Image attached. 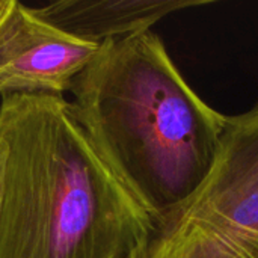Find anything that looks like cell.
<instances>
[{
    "label": "cell",
    "instance_id": "obj_7",
    "mask_svg": "<svg viewBox=\"0 0 258 258\" xmlns=\"http://www.w3.org/2000/svg\"><path fill=\"white\" fill-rule=\"evenodd\" d=\"M8 5H9V0H0V21H2V18L8 9Z\"/></svg>",
    "mask_w": 258,
    "mask_h": 258
},
{
    "label": "cell",
    "instance_id": "obj_2",
    "mask_svg": "<svg viewBox=\"0 0 258 258\" xmlns=\"http://www.w3.org/2000/svg\"><path fill=\"white\" fill-rule=\"evenodd\" d=\"M71 92L94 148L154 225L209 177L227 115L189 86L153 30L100 45Z\"/></svg>",
    "mask_w": 258,
    "mask_h": 258
},
{
    "label": "cell",
    "instance_id": "obj_6",
    "mask_svg": "<svg viewBox=\"0 0 258 258\" xmlns=\"http://www.w3.org/2000/svg\"><path fill=\"white\" fill-rule=\"evenodd\" d=\"M3 163H5V145L0 139V183H2V172H3Z\"/></svg>",
    "mask_w": 258,
    "mask_h": 258
},
{
    "label": "cell",
    "instance_id": "obj_3",
    "mask_svg": "<svg viewBox=\"0 0 258 258\" xmlns=\"http://www.w3.org/2000/svg\"><path fill=\"white\" fill-rule=\"evenodd\" d=\"M135 258H258V103L227 115L209 177Z\"/></svg>",
    "mask_w": 258,
    "mask_h": 258
},
{
    "label": "cell",
    "instance_id": "obj_5",
    "mask_svg": "<svg viewBox=\"0 0 258 258\" xmlns=\"http://www.w3.org/2000/svg\"><path fill=\"white\" fill-rule=\"evenodd\" d=\"M212 0H59L33 12L57 29L83 41L103 45L151 30L166 15Z\"/></svg>",
    "mask_w": 258,
    "mask_h": 258
},
{
    "label": "cell",
    "instance_id": "obj_4",
    "mask_svg": "<svg viewBox=\"0 0 258 258\" xmlns=\"http://www.w3.org/2000/svg\"><path fill=\"white\" fill-rule=\"evenodd\" d=\"M98 50L47 23L32 6L9 0L0 21V97L71 92Z\"/></svg>",
    "mask_w": 258,
    "mask_h": 258
},
{
    "label": "cell",
    "instance_id": "obj_1",
    "mask_svg": "<svg viewBox=\"0 0 258 258\" xmlns=\"http://www.w3.org/2000/svg\"><path fill=\"white\" fill-rule=\"evenodd\" d=\"M0 258H135L154 222L94 148L63 95L0 103Z\"/></svg>",
    "mask_w": 258,
    "mask_h": 258
}]
</instances>
